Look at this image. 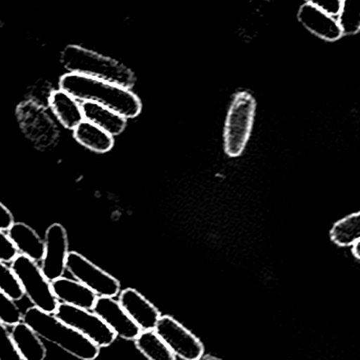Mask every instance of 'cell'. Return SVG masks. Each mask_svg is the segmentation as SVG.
I'll return each mask as SVG.
<instances>
[{
  "mask_svg": "<svg viewBox=\"0 0 360 360\" xmlns=\"http://www.w3.org/2000/svg\"><path fill=\"white\" fill-rule=\"evenodd\" d=\"M59 86L78 101L105 105L127 120L137 117L143 110L141 99L130 89L90 76L65 74L60 78Z\"/></svg>",
  "mask_w": 360,
  "mask_h": 360,
  "instance_id": "cell-1",
  "label": "cell"
},
{
  "mask_svg": "<svg viewBox=\"0 0 360 360\" xmlns=\"http://www.w3.org/2000/svg\"><path fill=\"white\" fill-rule=\"evenodd\" d=\"M22 321L41 340L59 347L76 359L94 360L98 357L101 351L98 346L65 325L55 314L32 307L23 313Z\"/></svg>",
  "mask_w": 360,
  "mask_h": 360,
  "instance_id": "cell-2",
  "label": "cell"
},
{
  "mask_svg": "<svg viewBox=\"0 0 360 360\" xmlns=\"http://www.w3.org/2000/svg\"><path fill=\"white\" fill-rule=\"evenodd\" d=\"M61 63L69 73L90 76L130 90L136 82L134 73L120 61L75 44L63 51Z\"/></svg>",
  "mask_w": 360,
  "mask_h": 360,
  "instance_id": "cell-3",
  "label": "cell"
},
{
  "mask_svg": "<svg viewBox=\"0 0 360 360\" xmlns=\"http://www.w3.org/2000/svg\"><path fill=\"white\" fill-rule=\"evenodd\" d=\"M256 103L249 92L235 95L224 124V151L230 158H238L245 151L251 136Z\"/></svg>",
  "mask_w": 360,
  "mask_h": 360,
  "instance_id": "cell-4",
  "label": "cell"
},
{
  "mask_svg": "<svg viewBox=\"0 0 360 360\" xmlns=\"http://www.w3.org/2000/svg\"><path fill=\"white\" fill-rule=\"evenodd\" d=\"M11 268L18 278L23 293L33 307L54 314L59 302L53 292L52 283L44 276L37 262L19 254L11 262Z\"/></svg>",
  "mask_w": 360,
  "mask_h": 360,
  "instance_id": "cell-5",
  "label": "cell"
},
{
  "mask_svg": "<svg viewBox=\"0 0 360 360\" xmlns=\"http://www.w3.org/2000/svg\"><path fill=\"white\" fill-rule=\"evenodd\" d=\"M54 314L57 319L79 332L99 348L111 346L117 338L105 321L93 311L59 304Z\"/></svg>",
  "mask_w": 360,
  "mask_h": 360,
  "instance_id": "cell-6",
  "label": "cell"
},
{
  "mask_svg": "<svg viewBox=\"0 0 360 360\" xmlns=\"http://www.w3.org/2000/svg\"><path fill=\"white\" fill-rule=\"evenodd\" d=\"M67 271L74 279L92 290L98 297L120 295V281L77 252H70Z\"/></svg>",
  "mask_w": 360,
  "mask_h": 360,
  "instance_id": "cell-7",
  "label": "cell"
},
{
  "mask_svg": "<svg viewBox=\"0 0 360 360\" xmlns=\"http://www.w3.org/2000/svg\"><path fill=\"white\" fill-rule=\"evenodd\" d=\"M155 331L176 357L184 360H199L205 354V347L199 338L173 317L167 315L160 317Z\"/></svg>",
  "mask_w": 360,
  "mask_h": 360,
  "instance_id": "cell-8",
  "label": "cell"
},
{
  "mask_svg": "<svg viewBox=\"0 0 360 360\" xmlns=\"http://www.w3.org/2000/svg\"><path fill=\"white\" fill-rule=\"evenodd\" d=\"M69 253L65 229L59 224L49 226L44 237V256L40 268L51 283L65 275Z\"/></svg>",
  "mask_w": 360,
  "mask_h": 360,
  "instance_id": "cell-9",
  "label": "cell"
},
{
  "mask_svg": "<svg viewBox=\"0 0 360 360\" xmlns=\"http://www.w3.org/2000/svg\"><path fill=\"white\" fill-rule=\"evenodd\" d=\"M92 311L105 321L117 338L135 340L141 334V328L134 323L122 308L120 300H116L115 297L97 298Z\"/></svg>",
  "mask_w": 360,
  "mask_h": 360,
  "instance_id": "cell-10",
  "label": "cell"
},
{
  "mask_svg": "<svg viewBox=\"0 0 360 360\" xmlns=\"http://www.w3.org/2000/svg\"><path fill=\"white\" fill-rule=\"evenodd\" d=\"M118 300L131 319L141 328V331L155 330L162 315L143 294L129 288L120 292Z\"/></svg>",
  "mask_w": 360,
  "mask_h": 360,
  "instance_id": "cell-11",
  "label": "cell"
},
{
  "mask_svg": "<svg viewBox=\"0 0 360 360\" xmlns=\"http://www.w3.org/2000/svg\"><path fill=\"white\" fill-rule=\"evenodd\" d=\"M297 18L309 32L326 41H336L344 36L338 19L311 4L300 6Z\"/></svg>",
  "mask_w": 360,
  "mask_h": 360,
  "instance_id": "cell-12",
  "label": "cell"
},
{
  "mask_svg": "<svg viewBox=\"0 0 360 360\" xmlns=\"http://www.w3.org/2000/svg\"><path fill=\"white\" fill-rule=\"evenodd\" d=\"M53 292L59 304L93 310L98 296L76 279L60 277L52 281Z\"/></svg>",
  "mask_w": 360,
  "mask_h": 360,
  "instance_id": "cell-13",
  "label": "cell"
},
{
  "mask_svg": "<svg viewBox=\"0 0 360 360\" xmlns=\"http://www.w3.org/2000/svg\"><path fill=\"white\" fill-rule=\"evenodd\" d=\"M49 105L57 120L69 130H75L84 120L82 103L61 89L52 92Z\"/></svg>",
  "mask_w": 360,
  "mask_h": 360,
  "instance_id": "cell-14",
  "label": "cell"
},
{
  "mask_svg": "<svg viewBox=\"0 0 360 360\" xmlns=\"http://www.w3.org/2000/svg\"><path fill=\"white\" fill-rule=\"evenodd\" d=\"M8 235L19 254L36 262L44 259V239H41L31 226L22 222H15L8 229Z\"/></svg>",
  "mask_w": 360,
  "mask_h": 360,
  "instance_id": "cell-15",
  "label": "cell"
},
{
  "mask_svg": "<svg viewBox=\"0 0 360 360\" xmlns=\"http://www.w3.org/2000/svg\"><path fill=\"white\" fill-rule=\"evenodd\" d=\"M82 107L84 120L92 122L113 137L122 134L126 129L127 118L105 105L86 101L82 103Z\"/></svg>",
  "mask_w": 360,
  "mask_h": 360,
  "instance_id": "cell-16",
  "label": "cell"
},
{
  "mask_svg": "<svg viewBox=\"0 0 360 360\" xmlns=\"http://www.w3.org/2000/svg\"><path fill=\"white\" fill-rule=\"evenodd\" d=\"M11 338L15 349L23 360H44L46 349L41 338L27 325L19 323L11 330Z\"/></svg>",
  "mask_w": 360,
  "mask_h": 360,
  "instance_id": "cell-17",
  "label": "cell"
},
{
  "mask_svg": "<svg viewBox=\"0 0 360 360\" xmlns=\"http://www.w3.org/2000/svg\"><path fill=\"white\" fill-rule=\"evenodd\" d=\"M74 137L80 145L96 153H107L114 146V139L88 120H84L74 130Z\"/></svg>",
  "mask_w": 360,
  "mask_h": 360,
  "instance_id": "cell-18",
  "label": "cell"
},
{
  "mask_svg": "<svg viewBox=\"0 0 360 360\" xmlns=\"http://www.w3.org/2000/svg\"><path fill=\"white\" fill-rule=\"evenodd\" d=\"M135 345L149 360H176L174 353L155 330L141 331L135 340Z\"/></svg>",
  "mask_w": 360,
  "mask_h": 360,
  "instance_id": "cell-19",
  "label": "cell"
},
{
  "mask_svg": "<svg viewBox=\"0 0 360 360\" xmlns=\"http://www.w3.org/2000/svg\"><path fill=\"white\" fill-rule=\"evenodd\" d=\"M330 238L340 248H351L360 240V211L336 221L330 231Z\"/></svg>",
  "mask_w": 360,
  "mask_h": 360,
  "instance_id": "cell-20",
  "label": "cell"
},
{
  "mask_svg": "<svg viewBox=\"0 0 360 360\" xmlns=\"http://www.w3.org/2000/svg\"><path fill=\"white\" fill-rule=\"evenodd\" d=\"M338 21L345 36L359 33L360 0H342Z\"/></svg>",
  "mask_w": 360,
  "mask_h": 360,
  "instance_id": "cell-21",
  "label": "cell"
},
{
  "mask_svg": "<svg viewBox=\"0 0 360 360\" xmlns=\"http://www.w3.org/2000/svg\"><path fill=\"white\" fill-rule=\"evenodd\" d=\"M0 290L15 302L22 300L25 293L12 268L0 260Z\"/></svg>",
  "mask_w": 360,
  "mask_h": 360,
  "instance_id": "cell-22",
  "label": "cell"
},
{
  "mask_svg": "<svg viewBox=\"0 0 360 360\" xmlns=\"http://www.w3.org/2000/svg\"><path fill=\"white\" fill-rule=\"evenodd\" d=\"M22 319L23 313L16 302L0 290V321L6 327L12 328L21 323Z\"/></svg>",
  "mask_w": 360,
  "mask_h": 360,
  "instance_id": "cell-23",
  "label": "cell"
},
{
  "mask_svg": "<svg viewBox=\"0 0 360 360\" xmlns=\"http://www.w3.org/2000/svg\"><path fill=\"white\" fill-rule=\"evenodd\" d=\"M0 360H23L15 349L8 327L0 321Z\"/></svg>",
  "mask_w": 360,
  "mask_h": 360,
  "instance_id": "cell-24",
  "label": "cell"
},
{
  "mask_svg": "<svg viewBox=\"0 0 360 360\" xmlns=\"http://www.w3.org/2000/svg\"><path fill=\"white\" fill-rule=\"evenodd\" d=\"M19 255L8 234L0 230V260L11 264Z\"/></svg>",
  "mask_w": 360,
  "mask_h": 360,
  "instance_id": "cell-25",
  "label": "cell"
},
{
  "mask_svg": "<svg viewBox=\"0 0 360 360\" xmlns=\"http://www.w3.org/2000/svg\"><path fill=\"white\" fill-rule=\"evenodd\" d=\"M306 4H311L331 16H338L340 14L342 0H304Z\"/></svg>",
  "mask_w": 360,
  "mask_h": 360,
  "instance_id": "cell-26",
  "label": "cell"
},
{
  "mask_svg": "<svg viewBox=\"0 0 360 360\" xmlns=\"http://www.w3.org/2000/svg\"><path fill=\"white\" fill-rule=\"evenodd\" d=\"M14 224V217L10 210L0 202V230L8 232V229Z\"/></svg>",
  "mask_w": 360,
  "mask_h": 360,
  "instance_id": "cell-27",
  "label": "cell"
},
{
  "mask_svg": "<svg viewBox=\"0 0 360 360\" xmlns=\"http://www.w3.org/2000/svg\"><path fill=\"white\" fill-rule=\"evenodd\" d=\"M352 249V254L356 259L360 260V240L355 243L354 245L351 247Z\"/></svg>",
  "mask_w": 360,
  "mask_h": 360,
  "instance_id": "cell-28",
  "label": "cell"
}]
</instances>
